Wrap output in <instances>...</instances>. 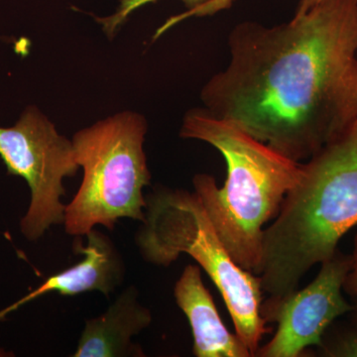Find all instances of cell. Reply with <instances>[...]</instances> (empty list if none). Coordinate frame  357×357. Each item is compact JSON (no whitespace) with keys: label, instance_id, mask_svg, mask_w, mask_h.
<instances>
[{"label":"cell","instance_id":"6da1fadb","mask_svg":"<svg viewBox=\"0 0 357 357\" xmlns=\"http://www.w3.org/2000/svg\"><path fill=\"white\" fill-rule=\"evenodd\" d=\"M204 109L296 162L357 121V0H321L284 24L237 25Z\"/></svg>","mask_w":357,"mask_h":357},{"label":"cell","instance_id":"7a4b0ae2","mask_svg":"<svg viewBox=\"0 0 357 357\" xmlns=\"http://www.w3.org/2000/svg\"><path fill=\"white\" fill-rule=\"evenodd\" d=\"M264 229L259 276L263 292L298 290L314 265L330 259L357 225V121L306 163Z\"/></svg>","mask_w":357,"mask_h":357},{"label":"cell","instance_id":"3957f363","mask_svg":"<svg viewBox=\"0 0 357 357\" xmlns=\"http://www.w3.org/2000/svg\"><path fill=\"white\" fill-rule=\"evenodd\" d=\"M180 135L208 143L225 158L223 187L213 176L199 174L192 180L195 192L237 264L258 276L264 229L299 181L301 163L206 109L187 112Z\"/></svg>","mask_w":357,"mask_h":357},{"label":"cell","instance_id":"277c9868","mask_svg":"<svg viewBox=\"0 0 357 357\" xmlns=\"http://www.w3.org/2000/svg\"><path fill=\"white\" fill-rule=\"evenodd\" d=\"M146 201L145 218L135 238L143 259L164 267L181 255L196 260L225 300L237 337L255 356L262 337L269 333L260 312L259 276L237 264L196 192L161 188Z\"/></svg>","mask_w":357,"mask_h":357},{"label":"cell","instance_id":"5b68a950","mask_svg":"<svg viewBox=\"0 0 357 357\" xmlns=\"http://www.w3.org/2000/svg\"><path fill=\"white\" fill-rule=\"evenodd\" d=\"M146 132L143 115L123 112L75 134L73 144L84 177L66 206L63 225L69 236H86L96 225L112 230L121 218L144 220L143 189L151 181L144 152Z\"/></svg>","mask_w":357,"mask_h":357},{"label":"cell","instance_id":"8992f818","mask_svg":"<svg viewBox=\"0 0 357 357\" xmlns=\"http://www.w3.org/2000/svg\"><path fill=\"white\" fill-rule=\"evenodd\" d=\"M0 158L8 174L24 178L31 192L20 222L23 236L36 241L52 225L64 223L63 181L79 168L73 141L61 135L38 107L29 105L15 126L0 128Z\"/></svg>","mask_w":357,"mask_h":357},{"label":"cell","instance_id":"52a82bcc","mask_svg":"<svg viewBox=\"0 0 357 357\" xmlns=\"http://www.w3.org/2000/svg\"><path fill=\"white\" fill-rule=\"evenodd\" d=\"M351 255L340 250L321 263L318 276L302 290L262 302L265 323H276L277 330L266 344L260 345L257 357H299L307 347H321L324 333L335 319L354 306L342 296L344 283L351 268Z\"/></svg>","mask_w":357,"mask_h":357},{"label":"cell","instance_id":"ba28073f","mask_svg":"<svg viewBox=\"0 0 357 357\" xmlns=\"http://www.w3.org/2000/svg\"><path fill=\"white\" fill-rule=\"evenodd\" d=\"M86 246L81 239L75 243V252L84 258L74 266L49 277L42 285L6 307L11 312L45 294L56 292L63 296H76L98 291L109 297L121 285L126 276V265L119 249L109 236L100 230L91 229L86 234Z\"/></svg>","mask_w":357,"mask_h":357},{"label":"cell","instance_id":"9c48e42d","mask_svg":"<svg viewBox=\"0 0 357 357\" xmlns=\"http://www.w3.org/2000/svg\"><path fill=\"white\" fill-rule=\"evenodd\" d=\"M174 296L191 326L197 357H251L250 351L237 335L225 326L202 279L201 267L188 265L176 282Z\"/></svg>","mask_w":357,"mask_h":357},{"label":"cell","instance_id":"30bf717a","mask_svg":"<svg viewBox=\"0 0 357 357\" xmlns=\"http://www.w3.org/2000/svg\"><path fill=\"white\" fill-rule=\"evenodd\" d=\"M152 323V314L138 301V291L130 286L98 318L88 319L74 357L144 356L131 338Z\"/></svg>","mask_w":357,"mask_h":357},{"label":"cell","instance_id":"8fae6325","mask_svg":"<svg viewBox=\"0 0 357 357\" xmlns=\"http://www.w3.org/2000/svg\"><path fill=\"white\" fill-rule=\"evenodd\" d=\"M155 1H157V0H121V6L114 15L98 20V21L102 23L105 32L109 37H112L119 26L123 23L133 11L140 8L141 6H146V4ZM182 1L184 2L188 10L185 13L175 16V17L170 18L167 21L165 24L162 26L156 32L154 40L161 36L166 30L172 27L178 21L190 17V16L211 15V14L229 7L232 0H182Z\"/></svg>","mask_w":357,"mask_h":357},{"label":"cell","instance_id":"7c38bea8","mask_svg":"<svg viewBox=\"0 0 357 357\" xmlns=\"http://www.w3.org/2000/svg\"><path fill=\"white\" fill-rule=\"evenodd\" d=\"M321 351L326 356H357V333L356 331L335 335H323Z\"/></svg>","mask_w":357,"mask_h":357},{"label":"cell","instance_id":"4fadbf2b","mask_svg":"<svg viewBox=\"0 0 357 357\" xmlns=\"http://www.w3.org/2000/svg\"><path fill=\"white\" fill-rule=\"evenodd\" d=\"M351 258V268L345 278L344 290L351 297L357 298V236L354 239V250Z\"/></svg>","mask_w":357,"mask_h":357},{"label":"cell","instance_id":"5bb4252c","mask_svg":"<svg viewBox=\"0 0 357 357\" xmlns=\"http://www.w3.org/2000/svg\"><path fill=\"white\" fill-rule=\"evenodd\" d=\"M321 1V0H299L295 15H300V14L306 13L310 8H312V6H316V4Z\"/></svg>","mask_w":357,"mask_h":357},{"label":"cell","instance_id":"9a60e30c","mask_svg":"<svg viewBox=\"0 0 357 357\" xmlns=\"http://www.w3.org/2000/svg\"><path fill=\"white\" fill-rule=\"evenodd\" d=\"M352 314V319H354V331L357 333V303L354 306V310L351 312Z\"/></svg>","mask_w":357,"mask_h":357},{"label":"cell","instance_id":"2e32d148","mask_svg":"<svg viewBox=\"0 0 357 357\" xmlns=\"http://www.w3.org/2000/svg\"><path fill=\"white\" fill-rule=\"evenodd\" d=\"M13 352H6L4 349H0V357L13 356Z\"/></svg>","mask_w":357,"mask_h":357}]
</instances>
